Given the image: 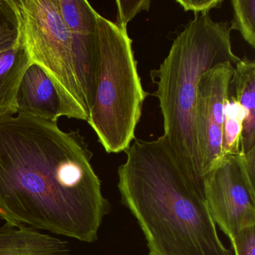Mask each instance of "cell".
I'll use <instances>...</instances> for the list:
<instances>
[{
  "instance_id": "obj_11",
  "label": "cell",
  "mask_w": 255,
  "mask_h": 255,
  "mask_svg": "<svg viewBox=\"0 0 255 255\" xmlns=\"http://www.w3.org/2000/svg\"><path fill=\"white\" fill-rule=\"evenodd\" d=\"M230 95L244 110L241 153L246 154L255 149V62L247 56L234 66Z\"/></svg>"
},
{
  "instance_id": "obj_8",
  "label": "cell",
  "mask_w": 255,
  "mask_h": 255,
  "mask_svg": "<svg viewBox=\"0 0 255 255\" xmlns=\"http://www.w3.org/2000/svg\"><path fill=\"white\" fill-rule=\"evenodd\" d=\"M69 30L74 65L90 111L96 89L98 62L97 12L87 0H58Z\"/></svg>"
},
{
  "instance_id": "obj_6",
  "label": "cell",
  "mask_w": 255,
  "mask_h": 255,
  "mask_svg": "<svg viewBox=\"0 0 255 255\" xmlns=\"http://www.w3.org/2000/svg\"><path fill=\"white\" fill-rule=\"evenodd\" d=\"M243 154L226 155L204 177L206 201L213 222L232 240L255 225V186Z\"/></svg>"
},
{
  "instance_id": "obj_14",
  "label": "cell",
  "mask_w": 255,
  "mask_h": 255,
  "mask_svg": "<svg viewBox=\"0 0 255 255\" xmlns=\"http://www.w3.org/2000/svg\"><path fill=\"white\" fill-rule=\"evenodd\" d=\"M233 19L230 30L238 31L243 39L255 48V0H232Z\"/></svg>"
},
{
  "instance_id": "obj_3",
  "label": "cell",
  "mask_w": 255,
  "mask_h": 255,
  "mask_svg": "<svg viewBox=\"0 0 255 255\" xmlns=\"http://www.w3.org/2000/svg\"><path fill=\"white\" fill-rule=\"evenodd\" d=\"M233 51L228 22L214 21L210 13L195 15L173 41L159 68L150 71L163 117L162 135L176 158L204 182L200 174L195 133L198 83L218 64L240 60Z\"/></svg>"
},
{
  "instance_id": "obj_19",
  "label": "cell",
  "mask_w": 255,
  "mask_h": 255,
  "mask_svg": "<svg viewBox=\"0 0 255 255\" xmlns=\"http://www.w3.org/2000/svg\"><path fill=\"white\" fill-rule=\"evenodd\" d=\"M17 28H0V53L11 48L17 39Z\"/></svg>"
},
{
  "instance_id": "obj_15",
  "label": "cell",
  "mask_w": 255,
  "mask_h": 255,
  "mask_svg": "<svg viewBox=\"0 0 255 255\" xmlns=\"http://www.w3.org/2000/svg\"><path fill=\"white\" fill-rule=\"evenodd\" d=\"M117 19L115 23L122 27L128 28V24L137 14L149 11L151 5L150 0H118Z\"/></svg>"
},
{
  "instance_id": "obj_16",
  "label": "cell",
  "mask_w": 255,
  "mask_h": 255,
  "mask_svg": "<svg viewBox=\"0 0 255 255\" xmlns=\"http://www.w3.org/2000/svg\"><path fill=\"white\" fill-rule=\"evenodd\" d=\"M231 242L235 255H255V225L239 231Z\"/></svg>"
},
{
  "instance_id": "obj_9",
  "label": "cell",
  "mask_w": 255,
  "mask_h": 255,
  "mask_svg": "<svg viewBox=\"0 0 255 255\" xmlns=\"http://www.w3.org/2000/svg\"><path fill=\"white\" fill-rule=\"evenodd\" d=\"M17 112L51 122L60 118L61 104L56 88L35 64L26 70L17 95Z\"/></svg>"
},
{
  "instance_id": "obj_18",
  "label": "cell",
  "mask_w": 255,
  "mask_h": 255,
  "mask_svg": "<svg viewBox=\"0 0 255 255\" xmlns=\"http://www.w3.org/2000/svg\"><path fill=\"white\" fill-rule=\"evenodd\" d=\"M17 28V17L11 0H0V28Z\"/></svg>"
},
{
  "instance_id": "obj_10",
  "label": "cell",
  "mask_w": 255,
  "mask_h": 255,
  "mask_svg": "<svg viewBox=\"0 0 255 255\" xmlns=\"http://www.w3.org/2000/svg\"><path fill=\"white\" fill-rule=\"evenodd\" d=\"M68 242L41 231L6 223L0 228V255H70Z\"/></svg>"
},
{
  "instance_id": "obj_5",
  "label": "cell",
  "mask_w": 255,
  "mask_h": 255,
  "mask_svg": "<svg viewBox=\"0 0 255 255\" xmlns=\"http://www.w3.org/2000/svg\"><path fill=\"white\" fill-rule=\"evenodd\" d=\"M17 32L31 63L49 77L60 100V117L86 121L89 118L71 50L69 30L58 0H11Z\"/></svg>"
},
{
  "instance_id": "obj_17",
  "label": "cell",
  "mask_w": 255,
  "mask_h": 255,
  "mask_svg": "<svg viewBox=\"0 0 255 255\" xmlns=\"http://www.w3.org/2000/svg\"><path fill=\"white\" fill-rule=\"evenodd\" d=\"M177 4L185 11H192L195 15L204 13H210L214 8H219L223 4L224 0H177Z\"/></svg>"
},
{
  "instance_id": "obj_4",
  "label": "cell",
  "mask_w": 255,
  "mask_h": 255,
  "mask_svg": "<svg viewBox=\"0 0 255 255\" xmlns=\"http://www.w3.org/2000/svg\"><path fill=\"white\" fill-rule=\"evenodd\" d=\"M96 89L87 122L107 153L125 151L135 139L144 92L128 28L97 14Z\"/></svg>"
},
{
  "instance_id": "obj_2",
  "label": "cell",
  "mask_w": 255,
  "mask_h": 255,
  "mask_svg": "<svg viewBox=\"0 0 255 255\" xmlns=\"http://www.w3.org/2000/svg\"><path fill=\"white\" fill-rule=\"evenodd\" d=\"M118 171L122 202L136 219L150 255H231L219 238L204 183L163 137L135 138Z\"/></svg>"
},
{
  "instance_id": "obj_12",
  "label": "cell",
  "mask_w": 255,
  "mask_h": 255,
  "mask_svg": "<svg viewBox=\"0 0 255 255\" xmlns=\"http://www.w3.org/2000/svg\"><path fill=\"white\" fill-rule=\"evenodd\" d=\"M31 65L23 40L17 35L14 46L0 53V116L17 114V91Z\"/></svg>"
},
{
  "instance_id": "obj_7",
  "label": "cell",
  "mask_w": 255,
  "mask_h": 255,
  "mask_svg": "<svg viewBox=\"0 0 255 255\" xmlns=\"http://www.w3.org/2000/svg\"><path fill=\"white\" fill-rule=\"evenodd\" d=\"M234 66L222 62L202 74L195 110V133L200 174L204 177L223 159L224 112Z\"/></svg>"
},
{
  "instance_id": "obj_13",
  "label": "cell",
  "mask_w": 255,
  "mask_h": 255,
  "mask_svg": "<svg viewBox=\"0 0 255 255\" xmlns=\"http://www.w3.org/2000/svg\"><path fill=\"white\" fill-rule=\"evenodd\" d=\"M245 113L237 100L230 95L227 98L224 112L222 128L223 150L225 156L241 153L242 132Z\"/></svg>"
},
{
  "instance_id": "obj_1",
  "label": "cell",
  "mask_w": 255,
  "mask_h": 255,
  "mask_svg": "<svg viewBox=\"0 0 255 255\" xmlns=\"http://www.w3.org/2000/svg\"><path fill=\"white\" fill-rule=\"evenodd\" d=\"M80 130L17 112L0 116V219L84 243L110 205Z\"/></svg>"
}]
</instances>
